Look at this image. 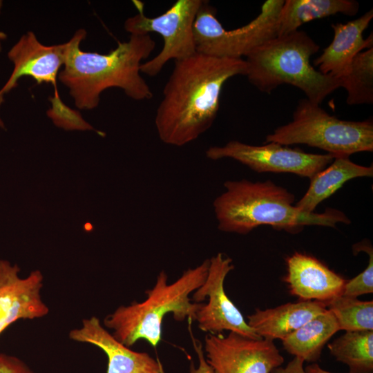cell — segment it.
<instances>
[{"label":"cell","mask_w":373,"mask_h":373,"mask_svg":"<svg viewBox=\"0 0 373 373\" xmlns=\"http://www.w3.org/2000/svg\"><path fill=\"white\" fill-rule=\"evenodd\" d=\"M205 154L212 160H235L258 173H290L309 180L335 157L329 153H306L275 142L255 146L237 140L229 141L224 146H211Z\"/></svg>","instance_id":"cell-9"},{"label":"cell","mask_w":373,"mask_h":373,"mask_svg":"<svg viewBox=\"0 0 373 373\" xmlns=\"http://www.w3.org/2000/svg\"><path fill=\"white\" fill-rule=\"evenodd\" d=\"M359 3L354 0H286L280 11L277 36L298 30L303 24L338 13L354 16Z\"/></svg>","instance_id":"cell-19"},{"label":"cell","mask_w":373,"mask_h":373,"mask_svg":"<svg viewBox=\"0 0 373 373\" xmlns=\"http://www.w3.org/2000/svg\"><path fill=\"white\" fill-rule=\"evenodd\" d=\"M340 330H373V301L341 295L326 303Z\"/></svg>","instance_id":"cell-23"},{"label":"cell","mask_w":373,"mask_h":373,"mask_svg":"<svg viewBox=\"0 0 373 373\" xmlns=\"http://www.w3.org/2000/svg\"><path fill=\"white\" fill-rule=\"evenodd\" d=\"M209 266V259H206L169 285L166 273L161 271L155 286L146 291L144 301L119 307L105 317L104 327L111 329L113 336L126 347L144 339L155 347L161 341L162 323L166 314L172 313L178 321H195L201 303H192L189 296L204 282Z\"/></svg>","instance_id":"cell-4"},{"label":"cell","mask_w":373,"mask_h":373,"mask_svg":"<svg viewBox=\"0 0 373 373\" xmlns=\"http://www.w3.org/2000/svg\"><path fill=\"white\" fill-rule=\"evenodd\" d=\"M225 191L213 201L218 229L223 232L247 234L261 225L291 233L305 226L336 227L351 222L343 212L327 208L321 213L300 211L294 205V195L270 180L251 182L227 180Z\"/></svg>","instance_id":"cell-3"},{"label":"cell","mask_w":373,"mask_h":373,"mask_svg":"<svg viewBox=\"0 0 373 373\" xmlns=\"http://www.w3.org/2000/svg\"><path fill=\"white\" fill-rule=\"evenodd\" d=\"M319 48L302 30L277 36L246 57V76L261 92L270 93L280 85L288 84L301 90L308 100L320 104L341 87V80L323 74L311 64V57Z\"/></svg>","instance_id":"cell-5"},{"label":"cell","mask_w":373,"mask_h":373,"mask_svg":"<svg viewBox=\"0 0 373 373\" xmlns=\"http://www.w3.org/2000/svg\"><path fill=\"white\" fill-rule=\"evenodd\" d=\"M2 6H3V2L1 1H0V12H1V10L2 8Z\"/></svg>","instance_id":"cell-32"},{"label":"cell","mask_w":373,"mask_h":373,"mask_svg":"<svg viewBox=\"0 0 373 373\" xmlns=\"http://www.w3.org/2000/svg\"><path fill=\"white\" fill-rule=\"evenodd\" d=\"M204 0H178L166 12L155 17L144 13V3L134 0L137 14L127 19L126 31L131 35L159 34L163 39L161 51L142 64L140 71L150 77L156 76L170 60L179 61L196 52L193 24Z\"/></svg>","instance_id":"cell-8"},{"label":"cell","mask_w":373,"mask_h":373,"mask_svg":"<svg viewBox=\"0 0 373 373\" xmlns=\"http://www.w3.org/2000/svg\"><path fill=\"white\" fill-rule=\"evenodd\" d=\"M372 18L373 10L371 9L346 23H332V41L314 60V66L318 67V70L337 79L344 77L348 73L354 58L363 50L372 48V34L366 39L363 35Z\"/></svg>","instance_id":"cell-16"},{"label":"cell","mask_w":373,"mask_h":373,"mask_svg":"<svg viewBox=\"0 0 373 373\" xmlns=\"http://www.w3.org/2000/svg\"><path fill=\"white\" fill-rule=\"evenodd\" d=\"M204 351L213 373H271L285 361L274 341L235 332L207 334Z\"/></svg>","instance_id":"cell-11"},{"label":"cell","mask_w":373,"mask_h":373,"mask_svg":"<svg viewBox=\"0 0 373 373\" xmlns=\"http://www.w3.org/2000/svg\"><path fill=\"white\" fill-rule=\"evenodd\" d=\"M304 371L305 373H332L323 369L316 363H313L312 364L307 365L304 367Z\"/></svg>","instance_id":"cell-29"},{"label":"cell","mask_w":373,"mask_h":373,"mask_svg":"<svg viewBox=\"0 0 373 373\" xmlns=\"http://www.w3.org/2000/svg\"><path fill=\"white\" fill-rule=\"evenodd\" d=\"M0 127L4 128V124H3V121H2V119H1V117H0Z\"/></svg>","instance_id":"cell-31"},{"label":"cell","mask_w":373,"mask_h":373,"mask_svg":"<svg viewBox=\"0 0 373 373\" xmlns=\"http://www.w3.org/2000/svg\"><path fill=\"white\" fill-rule=\"evenodd\" d=\"M0 373H35L21 359L0 353Z\"/></svg>","instance_id":"cell-26"},{"label":"cell","mask_w":373,"mask_h":373,"mask_svg":"<svg viewBox=\"0 0 373 373\" xmlns=\"http://www.w3.org/2000/svg\"><path fill=\"white\" fill-rule=\"evenodd\" d=\"M68 49L64 44L46 46L42 44L32 31L22 35L10 49L8 57L13 64L12 72L0 90V106L3 96L17 86L22 77H30L37 84L50 83L54 94H59L57 80L59 69L64 66Z\"/></svg>","instance_id":"cell-13"},{"label":"cell","mask_w":373,"mask_h":373,"mask_svg":"<svg viewBox=\"0 0 373 373\" xmlns=\"http://www.w3.org/2000/svg\"><path fill=\"white\" fill-rule=\"evenodd\" d=\"M271 373H305L304 361L294 357L285 367H279L274 369Z\"/></svg>","instance_id":"cell-28"},{"label":"cell","mask_w":373,"mask_h":373,"mask_svg":"<svg viewBox=\"0 0 373 373\" xmlns=\"http://www.w3.org/2000/svg\"><path fill=\"white\" fill-rule=\"evenodd\" d=\"M19 271L17 265L0 260V334L17 321L40 318L49 312L41 295V272L34 270L21 278Z\"/></svg>","instance_id":"cell-12"},{"label":"cell","mask_w":373,"mask_h":373,"mask_svg":"<svg viewBox=\"0 0 373 373\" xmlns=\"http://www.w3.org/2000/svg\"><path fill=\"white\" fill-rule=\"evenodd\" d=\"M282 145L306 144L336 156L373 151L372 119L360 122L340 119L329 115L320 104L301 99L292 120L266 136L265 143Z\"/></svg>","instance_id":"cell-6"},{"label":"cell","mask_w":373,"mask_h":373,"mask_svg":"<svg viewBox=\"0 0 373 373\" xmlns=\"http://www.w3.org/2000/svg\"><path fill=\"white\" fill-rule=\"evenodd\" d=\"M341 80L349 105L373 103V47L359 52L353 59L348 73Z\"/></svg>","instance_id":"cell-22"},{"label":"cell","mask_w":373,"mask_h":373,"mask_svg":"<svg viewBox=\"0 0 373 373\" xmlns=\"http://www.w3.org/2000/svg\"><path fill=\"white\" fill-rule=\"evenodd\" d=\"M69 338L90 343L107 356L106 373H164L161 365L146 352L132 350L109 332L95 316L82 321V327L72 329Z\"/></svg>","instance_id":"cell-15"},{"label":"cell","mask_w":373,"mask_h":373,"mask_svg":"<svg viewBox=\"0 0 373 373\" xmlns=\"http://www.w3.org/2000/svg\"><path fill=\"white\" fill-rule=\"evenodd\" d=\"M86 35V31L79 29L68 41L66 61L58 75L78 108H96L101 93L110 88H120L135 100L153 97L140 71L142 60L155 48L150 35H131L128 41H118L107 54L83 51L80 44Z\"/></svg>","instance_id":"cell-2"},{"label":"cell","mask_w":373,"mask_h":373,"mask_svg":"<svg viewBox=\"0 0 373 373\" xmlns=\"http://www.w3.org/2000/svg\"><path fill=\"white\" fill-rule=\"evenodd\" d=\"M286 265L284 280L290 293L300 300H314L326 305L342 295L347 280L317 258L296 252L286 258Z\"/></svg>","instance_id":"cell-14"},{"label":"cell","mask_w":373,"mask_h":373,"mask_svg":"<svg viewBox=\"0 0 373 373\" xmlns=\"http://www.w3.org/2000/svg\"><path fill=\"white\" fill-rule=\"evenodd\" d=\"M326 309L321 302L299 300L274 308L256 309L247 316V323L262 338L282 341Z\"/></svg>","instance_id":"cell-17"},{"label":"cell","mask_w":373,"mask_h":373,"mask_svg":"<svg viewBox=\"0 0 373 373\" xmlns=\"http://www.w3.org/2000/svg\"><path fill=\"white\" fill-rule=\"evenodd\" d=\"M7 37L6 34H5L3 32L0 31V51L2 48V41L5 40Z\"/></svg>","instance_id":"cell-30"},{"label":"cell","mask_w":373,"mask_h":373,"mask_svg":"<svg viewBox=\"0 0 373 373\" xmlns=\"http://www.w3.org/2000/svg\"><path fill=\"white\" fill-rule=\"evenodd\" d=\"M194 350L196 352L198 358V366L195 367L192 362L190 365L189 373H213L211 366L207 363L204 357L203 347L202 343L192 337Z\"/></svg>","instance_id":"cell-27"},{"label":"cell","mask_w":373,"mask_h":373,"mask_svg":"<svg viewBox=\"0 0 373 373\" xmlns=\"http://www.w3.org/2000/svg\"><path fill=\"white\" fill-rule=\"evenodd\" d=\"M340 331L337 322L327 309L282 340L284 349L304 362L314 363L329 339Z\"/></svg>","instance_id":"cell-20"},{"label":"cell","mask_w":373,"mask_h":373,"mask_svg":"<svg viewBox=\"0 0 373 373\" xmlns=\"http://www.w3.org/2000/svg\"><path fill=\"white\" fill-rule=\"evenodd\" d=\"M283 3V0H267L249 23L226 30L216 17V8L204 0L193 24L196 52L220 58L246 57L255 48L277 37Z\"/></svg>","instance_id":"cell-7"},{"label":"cell","mask_w":373,"mask_h":373,"mask_svg":"<svg viewBox=\"0 0 373 373\" xmlns=\"http://www.w3.org/2000/svg\"><path fill=\"white\" fill-rule=\"evenodd\" d=\"M233 269L232 259L222 253L209 259L207 278L193 291L191 298L194 303H200L208 298V303H201L195 321L199 329L209 334H220L226 330L251 338H262L248 325L224 291V280Z\"/></svg>","instance_id":"cell-10"},{"label":"cell","mask_w":373,"mask_h":373,"mask_svg":"<svg viewBox=\"0 0 373 373\" xmlns=\"http://www.w3.org/2000/svg\"><path fill=\"white\" fill-rule=\"evenodd\" d=\"M373 166H365L352 162L347 156H336L324 169L310 179L305 195L294 205L300 211L312 213L346 182L361 177H372Z\"/></svg>","instance_id":"cell-18"},{"label":"cell","mask_w":373,"mask_h":373,"mask_svg":"<svg viewBox=\"0 0 373 373\" xmlns=\"http://www.w3.org/2000/svg\"><path fill=\"white\" fill-rule=\"evenodd\" d=\"M364 251L369 256L367 267L359 274L347 280L342 295L357 298L373 293V249L369 241H361L353 245V252Z\"/></svg>","instance_id":"cell-25"},{"label":"cell","mask_w":373,"mask_h":373,"mask_svg":"<svg viewBox=\"0 0 373 373\" xmlns=\"http://www.w3.org/2000/svg\"><path fill=\"white\" fill-rule=\"evenodd\" d=\"M247 73V64L243 59L195 52L175 61L155 117L161 141L182 146L198 138L216 118L226 82Z\"/></svg>","instance_id":"cell-1"},{"label":"cell","mask_w":373,"mask_h":373,"mask_svg":"<svg viewBox=\"0 0 373 373\" xmlns=\"http://www.w3.org/2000/svg\"><path fill=\"white\" fill-rule=\"evenodd\" d=\"M51 107L47 115L53 124L66 131H95L76 110L66 106L61 99L59 94L50 97Z\"/></svg>","instance_id":"cell-24"},{"label":"cell","mask_w":373,"mask_h":373,"mask_svg":"<svg viewBox=\"0 0 373 373\" xmlns=\"http://www.w3.org/2000/svg\"><path fill=\"white\" fill-rule=\"evenodd\" d=\"M327 347L350 373H373V330L346 331Z\"/></svg>","instance_id":"cell-21"}]
</instances>
